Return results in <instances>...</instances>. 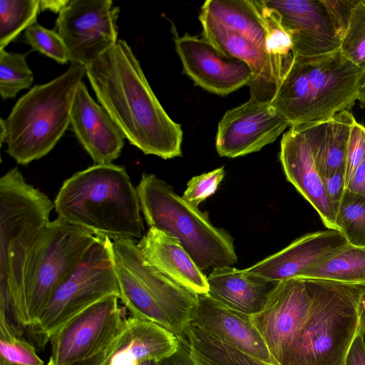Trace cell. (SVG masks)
<instances>
[{"instance_id": "41", "label": "cell", "mask_w": 365, "mask_h": 365, "mask_svg": "<svg viewBox=\"0 0 365 365\" xmlns=\"http://www.w3.org/2000/svg\"><path fill=\"white\" fill-rule=\"evenodd\" d=\"M365 310L359 331L348 351L345 365H365Z\"/></svg>"}, {"instance_id": "46", "label": "cell", "mask_w": 365, "mask_h": 365, "mask_svg": "<svg viewBox=\"0 0 365 365\" xmlns=\"http://www.w3.org/2000/svg\"><path fill=\"white\" fill-rule=\"evenodd\" d=\"M8 135V129L6 120L1 118L0 120V143L2 145L6 142Z\"/></svg>"}, {"instance_id": "10", "label": "cell", "mask_w": 365, "mask_h": 365, "mask_svg": "<svg viewBox=\"0 0 365 365\" xmlns=\"http://www.w3.org/2000/svg\"><path fill=\"white\" fill-rule=\"evenodd\" d=\"M110 295L120 298L111 240L96 237L72 272L56 288L30 329L43 345L74 316Z\"/></svg>"}, {"instance_id": "39", "label": "cell", "mask_w": 365, "mask_h": 365, "mask_svg": "<svg viewBox=\"0 0 365 365\" xmlns=\"http://www.w3.org/2000/svg\"><path fill=\"white\" fill-rule=\"evenodd\" d=\"M322 179L327 196L336 212L346 190L345 168Z\"/></svg>"}, {"instance_id": "5", "label": "cell", "mask_w": 365, "mask_h": 365, "mask_svg": "<svg viewBox=\"0 0 365 365\" xmlns=\"http://www.w3.org/2000/svg\"><path fill=\"white\" fill-rule=\"evenodd\" d=\"M307 279L310 310L279 365H345L364 311L365 285Z\"/></svg>"}, {"instance_id": "31", "label": "cell", "mask_w": 365, "mask_h": 365, "mask_svg": "<svg viewBox=\"0 0 365 365\" xmlns=\"http://www.w3.org/2000/svg\"><path fill=\"white\" fill-rule=\"evenodd\" d=\"M336 224L349 245L365 247V196L346 190L336 212Z\"/></svg>"}, {"instance_id": "2", "label": "cell", "mask_w": 365, "mask_h": 365, "mask_svg": "<svg viewBox=\"0 0 365 365\" xmlns=\"http://www.w3.org/2000/svg\"><path fill=\"white\" fill-rule=\"evenodd\" d=\"M53 204L58 217L95 237H143L137 189L123 166L95 164L76 173L63 182Z\"/></svg>"}, {"instance_id": "21", "label": "cell", "mask_w": 365, "mask_h": 365, "mask_svg": "<svg viewBox=\"0 0 365 365\" xmlns=\"http://www.w3.org/2000/svg\"><path fill=\"white\" fill-rule=\"evenodd\" d=\"M70 124L95 164L112 163L120 156L125 136L105 109L91 98L83 81L76 91Z\"/></svg>"}, {"instance_id": "27", "label": "cell", "mask_w": 365, "mask_h": 365, "mask_svg": "<svg viewBox=\"0 0 365 365\" xmlns=\"http://www.w3.org/2000/svg\"><path fill=\"white\" fill-rule=\"evenodd\" d=\"M299 278L365 285V247L349 244Z\"/></svg>"}, {"instance_id": "7", "label": "cell", "mask_w": 365, "mask_h": 365, "mask_svg": "<svg viewBox=\"0 0 365 365\" xmlns=\"http://www.w3.org/2000/svg\"><path fill=\"white\" fill-rule=\"evenodd\" d=\"M86 68L71 64L58 77L36 85L21 96L6 119V153L27 165L46 155L71 123V110Z\"/></svg>"}, {"instance_id": "50", "label": "cell", "mask_w": 365, "mask_h": 365, "mask_svg": "<svg viewBox=\"0 0 365 365\" xmlns=\"http://www.w3.org/2000/svg\"><path fill=\"white\" fill-rule=\"evenodd\" d=\"M361 1L365 5V0H361Z\"/></svg>"}, {"instance_id": "15", "label": "cell", "mask_w": 365, "mask_h": 365, "mask_svg": "<svg viewBox=\"0 0 365 365\" xmlns=\"http://www.w3.org/2000/svg\"><path fill=\"white\" fill-rule=\"evenodd\" d=\"M289 123L270 102L251 98L228 110L219 122L215 146L222 157L236 158L273 143Z\"/></svg>"}, {"instance_id": "25", "label": "cell", "mask_w": 365, "mask_h": 365, "mask_svg": "<svg viewBox=\"0 0 365 365\" xmlns=\"http://www.w3.org/2000/svg\"><path fill=\"white\" fill-rule=\"evenodd\" d=\"M355 121L351 112L343 110L327 120L307 123L317 168L322 178L345 168L349 135Z\"/></svg>"}, {"instance_id": "40", "label": "cell", "mask_w": 365, "mask_h": 365, "mask_svg": "<svg viewBox=\"0 0 365 365\" xmlns=\"http://www.w3.org/2000/svg\"><path fill=\"white\" fill-rule=\"evenodd\" d=\"M157 365H197L190 344L185 334L178 336L176 351L157 362Z\"/></svg>"}, {"instance_id": "45", "label": "cell", "mask_w": 365, "mask_h": 365, "mask_svg": "<svg viewBox=\"0 0 365 365\" xmlns=\"http://www.w3.org/2000/svg\"><path fill=\"white\" fill-rule=\"evenodd\" d=\"M357 101H359L362 104L365 105V72L357 91Z\"/></svg>"}, {"instance_id": "1", "label": "cell", "mask_w": 365, "mask_h": 365, "mask_svg": "<svg viewBox=\"0 0 365 365\" xmlns=\"http://www.w3.org/2000/svg\"><path fill=\"white\" fill-rule=\"evenodd\" d=\"M85 68L100 105L130 144L165 160L181 156V126L161 106L126 41Z\"/></svg>"}, {"instance_id": "4", "label": "cell", "mask_w": 365, "mask_h": 365, "mask_svg": "<svg viewBox=\"0 0 365 365\" xmlns=\"http://www.w3.org/2000/svg\"><path fill=\"white\" fill-rule=\"evenodd\" d=\"M364 72L339 49L296 56L270 104L289 127L327 120L354 105Z\"/></svg>"}, {"instance_id": "34", "label": "cell", "mask_w": 365, "mask_h": 365, "mask_svg": "<svg viewBox=\"0 0 365 365\" xmlns=\"http://www.w3.org/2000/svg\"><path fill=\"white\" fill-rule=\"evenodd\" d=\"M339 50L351 62L365 71V5L361 0L352 11Z\"/></svg>"}, {"instance_id": "26", "label": "cell", "mask_w": 365, "mask_h": 365, "mask_svg": "<svg viewBox=\"0 0 365 365\" xmlns=\"http://www.w3.org/2000/svg\"><path fill=\"white\" fill-rule=\"evenodd\" d=\"M201 11L265 48L267 23L261 1L207 0Z\"/></svg>"}, {"instance_id": "17", "label": "cell", "mask_w": 365, "mask_h": 365, "mask_svg": "<svg viewBox=\"0 0 365 365\" xmlns=\"http://www.w3.org/2000/svg\"><path fill=\"white\" fill-rule=\"evenodd\" d=\"M279 159L287 180L316 210L325 227L338 230L336 212L317 168L307 123L292 125L283 134Z\"/></svg>"}, {"instance_id": "20", "label": "cell", "mask_w": 365, "mask_h": 365, "mask_svg": "<svg viewBox=\"0 0 365 365\" xmlns=\"http://www.w3.org/2000/svg\"><path fill=\"white\" fill-rule=\"evenodd\" d=\"M348 245L344 235L338 230L312 232L245 269L274 281L299 278L303 272Z\"/></svg>"}, {"instance_id": "30", "label": "cell", "mask_w": 365, "mask_h": 365, "mask_svg": "<svg viewBox=\"0 0 365 365\" xmlns=\"http://www.w3.org/2000/svg\"><path fill=\"white\" fill-rule=\"evenodd\" d=\"M39 0L0 1V50L36 23Z\"/></svg>"}, {"instance_id": "38", "label": "cell", "mask_w": 365, "mask_h": 365, "mask_svg": "<svg viewBox=\"0 0 365 365\" xmlns=\"http://www.w3.org/2000/svg\"><path fill=\"white\" fill-rule=\"evenodd\" d=\"M322 1L329 11L331 19L341 41L347 29L352 11L360 0Z\"/></svg>"}, {"instance_id": "3", "label": "cell", "mask_w": 365, "mask_h": 365, "mask_svg": "<svg viewBox=\"0 0 365 365\" xmlns=\"http://www.w3.org/2000/svg\"><path fill=\"white\" fill-rule=\"evenodd\" d=\"M54 204L18 168L0 178V319L23 334L24 277L30 252Z\"/></svg>"}, {"instance_id": "29", "label": "cell", "mask_w": 365, "mask_h": 365, "mask_svg": "<svg viewBox=\"0 0 365 365\" xmlns=\"http://www.w3.org/2000/svg\"><path fill=\"white\" fill-rule=\"evenodd\" d=\"M261 4L267 23L265 48L272 58L276 73L281 83L296 57L293 43L277 14L267 8L262 1Z\"/></svg>"}, {"instance_id": "12", "label": "cell", "mask_w": 365, "mask_h": 365, "mask_svg": "<svg viewBox=\"0 0 365 365\" xmlns=\"http://www.w3.org/2000/svg\"><path fill=\"white\" fill-rule=\"evenodd\" d=\"M119 12L110 0H69L58 13L56 31L71 64L86 67L117 43Z\"/></svg>"}, {"instance_id": "37", "label": "cell", "mask_w": 365, "mask_h": 365, "mask_svg": "<svg viewBox=\"0 0 365 365\" xmlns=\"http://www.w3.org/2000/svg\"><path fill=\"white\" fill-rule=\"evenodd\" d=\"M365 158V126L354 123L348 142L345 164L346 187L354 170Z\"/></svg>"}, {"instance_id": "14", "label": "cell", "mask_w": 365, "mask_h": 365, "mask_svg": "<svg viewBox=\"0 0 365 365\" xmlns=\"http://www.w3.org/2000/svg\"><path fill=\"white\" fill-rule=\"evenodd\" d=\"M175 34V50L183 71L195 85L225 96L250 84L252 73L244 61L223 53L202 36Z\"/></svg>"}, {"instance_id": "33", "label": "cell", "mask_w": 365, "mask_h": 365, "mask_svg": "<svg viewBox=\"0 0 365 365\" xmlns=\"http://www.w3.org/2000/svg\"><path fill=\"white\" fill-rule=\"evenodd\" d=\"M0 365H43L35 348L0 321Z\"/></svg>"}, {"instance_id": "44", "label": "cell", "mask_w": 365, "mask_h": 365, "mask_svg": "<svg viewBox=\"0 0 365 365\" xmlns=\"http://www.w3.org/2000/svg\"><path fill=\"white\" fill-rule=\"evenodd\" d=\"M113 351V344L108 348L107 350L101 353V354L84 361L79 362L72 365H101L104 361L108 358L110 354ZM47 365H53L51 359H49Z\"/></svg>"}, {"instance_id": "47", "label": "cell", "mask_w": 365, "mask_h": 365, "mask_svg": "<svg viewBox=\"0 0 365 365\" xmlns=\"http://www.w3.org/2000/svg\"><path fill=\"white\" fill-rule=\"evenodd\" d=\"M157 362L155 360H147L140 363L139 365H157Z\"/></svg>"}, {"instance_id": "11", "label": "cell", "mask_w": 365, "mask_h": 365, "mask_svg": "<svg viewBox=\"0 0 365 365\" xmlns=\"http://www.w3.org/2000/svg\"><path fill=\"white\" fill-rule=\"evenodd\" d=\"M119 297L108 296L78 313L50 338L53 365H72L91 359L110 346L127 318Z\"/></svg>"}, {"instance_id": "48", "label": "cell", "mask_w": 365, "mask_h": 365, "mask_svg": "<svg viewBox=\"0 0 365 365\" xmlns=\"http://www.w3.org/2000/svg\"><path fill=\"white\" fill-rule=\"evenodd\" d=\"M114 348H115V346H114ZM114 348H113V350H114ZM113 350L112 351V352L110 354V355L108 356V358L104 361V362L101 365H110V358L112 353L113 352Z\"/></svg>"}, {"instance_id": "42", "label": "cell", "mask_w": 365, "mask_h": 365, "mask_svg": "<svg viewBox=\"0 0 365 365\" xmlns=\"http://www.w3.org/2000/svg\"><path fill=\"white\" fill-rule=\"evenodd\" d=\"M346 190L365 196V158L354 170Z\"/></svg>"}, {"instance_id": "13", "label": "cell", "mask_w": 365, "mask_h": 365, "mask_svg": "<svg viewBox=\"0 0 365 365\" xmlns=\"http://www.w3.org/2000/svg\"><path fill=\"white\" fill-rule=\"evenodd\" d=\"M312 299L307 279L282 280L270 295L264 309L251 316L278 365L307 317Z\"/></svg>"}, {"instance_id": "22", "label": "cell", "mask_w": 365, "mask_h": 365, "mask_svg": "<svg viewBox=\"0 0 365 365\" xmlns=\"http://www.w3.org/2000/svg\"><path fill=\"white\" fill-rule=\"evenodd\" d=\"M207 278V294L210 297L231 309L250 316L264 309L280 282L232 266L216 268Z\"/></svg>"}, {"instance_id": "24", "label": "cell", "mask_w": 365, "mask_h": 365, "mask_svg": "<svg viewBox=\"0 0 365 365\" xmlns=\"http://www.w3.org/2000/svg\"><path fill=\"white\" fill-rule=\"evenodd\" d=\"M178 336L149 320L130 316L115 341L110 365H139L159 361L175 352Z\"/></svg>"}, {"instance_id": "32", "label": "cell", "mask_w": 365, "mask_h": 365, "mask_svg": "<svg viewBox=\"0 0 365 365\" xmlns=\"http://www.w3.org/2000/svg\"><path fill=\"white\" fill-rule=\"evenodd\" d=\"M34 74L26 55L0 50V94L3 100L13 98L33 83Z\"/></svg>"}, {"instance_id": "23", "label": "cell", "mask_w": 365, "mask_h": 365, "mask_svg": "<svg viewBox=\"0 0 365 365\" xmlns=\"http://www.w3.org/2000/svg\"><path fill=\"white\" fill-rule=\"evenodd\" d=\"M145 259L160 273L197 294H207V278L178 240L153 227L138 243Z\"/></svg>"}, {"instance_id": "43", "label": "cell", "mask_w": 365, "mask_h": 365, "mask_svg": "<svg viewBox=\"0 0 365 365\" xmlns=\"http://www.w3.org/2000/svg\"><path fill=\"white\" fill-rule=\"evenodd\" d=\"M68 1L69 0H39L40 11L48 10L59 13Z\"/></svg>"}, {"instance_id": "35", "label": "cell", "mask_w": 365, "mask_h": 365, "mask_svg": "<svg viewBox=\"0 0 365 365\" xmlns=\"http://www.w3.org/2000/svg\"><path fill=\"white\" fill-rule=\"evenodd\" d=\"M24 42L60 63L70 61L67 48L56 31L46 29L36 23L24 31Z\"/></svg>"}, {"instance_id": "28", "label": "cell", "mask_w": 365, "mask_h": 365, "mask_svg": "<svg viewBox=\"0 0 365 365\" xmlns=\"http://www.w3.org/2000/svg\"><path fill=\"white\" fill-rule=\"evenodd\" d=\"M197 365H273L250 356L190 324L185 331Z\"/></svg>"}, {"instance_id": "16", "label": "cell", "mask_w": 365, "mask_h": 365, "mask_svg": "<svg viewBox=\"0 0 365 365\" xmlns=\"http://www.w3.org/2000/svg\"><path fill=\"white\" fill-rule=\"evenodd\" d=\"M262 1L291 36L296 56H316L339 49L341 38L322 0Z\"/></svg>"}, {"instance_id": "9", "label": "cell", "mask_w": 365, "mask_h": 365, "mask_svg": "<svg viewBox=\"0 0 365 365\" xmlns=\"http://www.w3.org/2000/svg\"><path fill=\"white\" fill-rule=\"evenodd\" d=\"M96 237L58 217L39 232L24 277L23 329H30L56 288L76 268Z\"/></svg>"}, {"instance_id": "18", "label": "cell", "mask_w": 365, "mask_h": 365, "mask_svg": "<svg viewBox=\"0 0 365 365\" xmlns=\"http://www.w3.org/2000/svg\"><path fill=\"white\" fill-rule=\"evenodd\" d=\"M190 324L250 356L278 365L251 316L221 304L207 294H197Z\"/></svg>"}, {"instance_id": "8", "label": "cell", "mask_w": 365, "mask_h": 365, "mask_svg": "<svg viewBox=\"0 0 365 365\" xmlns=\"http://www.w3.org/2000/svg\"><path fill=\"white\" fill-rule=\"evenodd\" d=\"M120 299L132 317L153 322L176 336L189 327L197 294L173 282L144 257L133 239L111 241Z\"/></svg>"}, {"instance_id": "36", "label": "cell", "mask_w": 365, "mask_h": 365, "mask_svg": "<svg viewBox=\"0 0 365 365\" xmlns=\"http://www.w3.org/2000/svg\"><path fill=\"white\" fill-rule=\"evenodd\" d=\"M224 167L193 177L187 184L182 197L189 204L198 207L213 195L225 177Z\"/></svg>"}, {"instance_id": "49", "label": "cell", "mask_w": 365, "mask_h": 365, "mask_svg": "<svg viewBox=\"0 0 365 365\" xmlns=\"http://www.w3.org/2000/svg\"><path fill=\"white\" fill-rule=\"evenodd\" d=\"M362 307H363L364 310H365V297L364 298L363 302H362Z\"/></svg>"}, {"instance_id": "19", "label": "cell", "mask_w": 365, "mask_h": 365, "mask_svg": "<svg viewBox=\"0 0 365 365\" xmlns=\"http://www.w3.org/2000/svg\"><path fill=\"white\" fill-rule=\"evenodd\" d=\"M199 19L203 38L223 53L244 61L250 68L252 73V78L248 85L250 98L271 102L280 81L265 48L246 36L227 28L202 11Z\"/></svg>"}, {"instance_id": "6", "label": "cell", "mask_w": 365, "mask_h": 365, "mask_svg": "<svg viewBox=\"0 0 365 365\" xmlns=\"http://www.w3.org/2000/svg\"><path fill=\"white\" fill-rule=\"evenodd\" d=\"M141 211L150 227L180 242L203 272L237 262L233 239L204 212L180 197L154 174H143L136 187Z\"/></svg>"}]
</instances>
